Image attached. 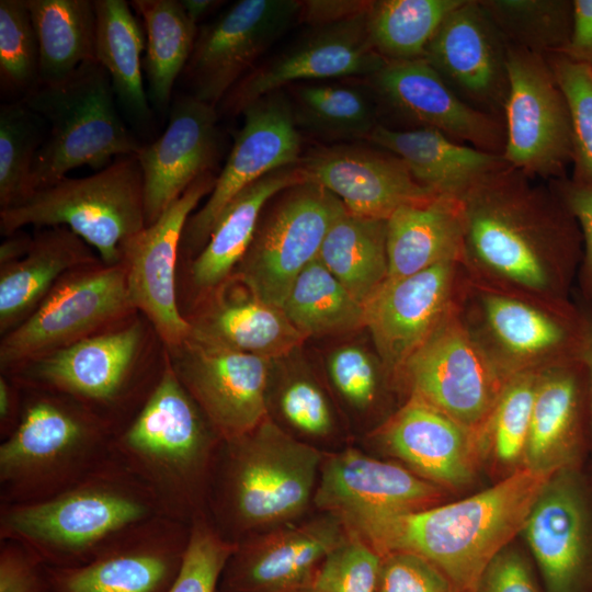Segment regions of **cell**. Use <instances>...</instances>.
Returning a JSON list of instances; mask_svg holds the SVG:
<instances>
[{
	"mask_svg": "<svg viewBox=\"0 0 592 592\" xmlns=\"http://www.w3.org/2000/svg\"><path fill=\"white\" fill-rule=\"evenodd\" d=\"M554 474L521 466L463 500L375 515L345 528L380 556L392 551L415 554L433 563L457 592H477L486 568L521 533Z\"/></svg>",
	"mask_w": 592,
	"mask_h": 592,
	"instance_id": "6da1fadb",
	"label": "cell"
},
{
	"mask_svg": "<svg viewBox=\"0 0 592 592\" xmlns=\"http://www.w3.org/2000/svg\"><path fill=\"white\" fill-rule=\"evenodd\" d=\"M168 358L137 413L113 437V457L155 498L162 515L191 525L207 517L221 443Z\"/></svg>",
	"mask_w": 592,
	"mask_h": 592,
	"instance_id": "7a4b0ae2",
	"label": "cell"
},
{
	"mask_svg": "<svg viewBox=\"0 0 592 592\" xmlns=\"http://www.w3.org/2000/svg\"><path fill=\"white\" fill-rule=\"evenodd\" d=\"M322 453L269 417L251 432L221 441L210 479L207 517L238 543L288 523L314 501Z\"/></svg>",
	"mask_w": 592,
	"mask_h": 592,
	"instance_id": "3957f363",
	"label": "cell"
},
{
	"mask_svg": "<svg viewBox=\"0 0 592 592\" xmlns=\"http://www.w3.org/2000/svg\"><path fill=\"white\" fill-rule=\"evenodd\" d=\"M160 515L148 489L113 458L53 497L0 504V539L25 545L48 567H77Z\"/></svg>",
	"mask_w": 592,
	"mask_h": 592,
	"instance_id": "277c9868",
	"label": "cell"
},
{
	"mask_svg": "<svg viewBox=\"0 0 592 592\" xmlns=\"http://www.w3.org/2000/svg\"><path fill=\"white\" fill-rule=\"evenodd\" d=\"M509 164L489 173L462 197L463 249L505 280L533 291L553 286L571 251L573 231L543 190Z\"/></svg>",
	"mask_w": 592,
	"mask_h": 592,
	"instance_id": "5b68a950",
	"label": "cell"
},
{
	"mask_svg": "<svg viewBox=\"0 0 592 592\" xmlns=\"http://www.w3.org/2000/svg\"><path fill=\"white\" fill-rule=\"evenodd\" d=\"M21 387L20 422L0 444V504L53 497L114 458L107 422L67 396Z\"/></svg>",
	"mask_w": 592,
	"mask_h": 592,
	"instance_id": "8992f818",
	"label": "cell"
},
{
	"mask_svg": "<svg viewBox=\"0 0 592 592\" xmlns=\"http://www.w3.org/2000/svg\"><path fill=\"white\" fill-rule=\"evenodd\" d=\"M21 100L49 125L33 164L32 194L75 168L100 171L143 147L119 117L111 79L98 61L58 81L37 83Z\"/></svg>",
	"mask_w": 592,
	"mask_h": 592,
	"instance_id": "52a82bcc",
	"label": "cell"
},
{
	"mask_svg": "<svg viewBox=\"0 0 592 592\" xmlns=\"http://www.w3.org/2000/svg\"><path fill=\"white\" fill-rule=\"evenodd\" d=\"M25 226L66 227L98 252L105 265L123 262L128 241L146 227L144 183L136 155L116 158L84 178H65L25 202L0 210V231Z\"/></svg>",
	"mask_w": 592,
	"mask_h": 592,
	"instance_id": "ba28073f",
	"label": "cell"
},
{
	"mask_svg": "<svg viewBox=\"0 0 592 592\" xmlns=\"http://www.w3.org/2000/svg\"><path fill=\"white\" fill-rule=\"evenodd\" d=\"M144 342V326L134 320L37 357L10 377L21 386L76 400L116 433L141 408L160 376L150 377L140 368Z\"/></svg>",
	"mask_w": 592,
	"mask_h": 592,
	"instance_id": "9c48e42d",
	"label": "cell"
},
{
	"mask_svg": "<svg viewBox=\"0 0 592 592\" xmlns=\"http://www.w3.org/2000/svg\"><path fill=\"white\" fill-rule=\"evenodd\" d=\"M124 262L101 261L66 274L42 304L2 335L0 366L5 375L45 354L98 333L134 311Z\"/></svg>",
	"mask_w": 592,
	"mask_h": 592,
	"instance_id": "30bf717a",
	"label": "cell"
},
{
	"mask_svg": "<svg viewBox=\"0 0 592 592\" xmlns=\"http://www.w3.org/2000/svg\"><path fill=\"white\" fill-rule=\"evenodd\" d=\"M345 212L334 194L312 180L286 189L270 216L259 223L238 266L243 286L282 308L293 283L318 258L329 228Z\"/></svg>",
	"mask_w": 592,
	"mask_h": 592,
	"instance_id": "8fae6325",
	"label": "cell"
},
{
	"mask_svg": "<svg viewBox=\"0 0 592 592\" xmlns=\"http://www.w3.org/2000/svg\"><path fill=\"white\" fill-rule=\"evenodd\" d=\"M505 162L530 178L560 175L572 161L570 113L545 56L508 44Z\"/></svg>",
	"mask_w": 592,
	"mask_h": 592,
	"instance_id": "7c38bea8",
	"label": "cell"
},
{
	"mask_svg": "<svg viewBox=\"0 0 592 592\" xmlns=\"http://www.w3.org/2000/svg\"><path fill=\"white\" fill-rule=\"evenodd\" d=\"M400 369L411 397L480 433L508 380L464 327L447 317Z\"/></svg>",
	"mask_w": 592,
	"mask_h": 592,
	"instance_id": "4fadbf2b",
	"label": "cell"
},
{
	"mask_svg": "<svg viewBox=\"0 0 592 592\" xmlns=\"http://www.w3.org/2000/svg\"><path fill=\"white\" fill-rule=\"evenodd\" d=\"M301 1L240 0L198 29L183 70L191 95L216 107L299 20Z\"/></svg>",
	"mask_w": 592,
	"mask_h": 592,
	"instance_id": "5bb4252c",
	"label": "cell"
},
{
	"mask_svg": "<svg viewBox=\"0 0 592 592\" xmlns=\"http://www.w3.org/2000/svg\"><path fill=\"white\" fill-rule=\"evenodd\" d=\"M167 351L177 377L223 441L251 432L269 417L272 360L191 337Z\"/></svg>",
	"mask_w": 592,
	"mask_h": 592,
	"instance_id": "9a60e30c",
	"label": "cell"
},
{
	"mask_svg": "<svg viewBox=\"0 0 592 592\" xmlns=\"http://www.w3.org/2000/svg\"><path fill=\"white\" fill-rule=\"evenodd\" d=\"M243 125L208 200L191 215L181 249L200 252L217 219L246 187L270 172L300 161V136L292 102L282 90L266 94L244 107Z\"/></svg>",
	"mask_w": 592,
	"mask_h": 592,
	"instance_id": "2e32d148",
	"label": "cell"
},
{
	"mask_svg": "<svg viewBox=\"0 0 592 592\" xmlns=\"http://www.w3.org/2000/svg\"><path fill=\"white\" fill-rule=\"evenodd\" d=\"M216 182L212 172L197 178L151 225L125 247L127 292L135 310L145 315L167 350L182 344L191 323L178 307L175 269L185 225Z\"/></svg>",
	"mask_w": 592,
	"mask_h": 592,
	"instance_id": "e0dca14e",
	"label": "cell"
},
{
	"mask_svg": "<svg viewBox=\"0 0 592 592\" xmlns=\"http://www.w3.org/2000/svg\"><path fill=\"white\" fill-rule=\"evenodd\" d=\"M367 13L315 26L303 39L252 69L220 102V111L242 113L253 101L298 81L373 76L387 62L375 49Z\"/></svg>",
	"mask_w": 592,
	"mask_h": 592,
	"instance_id": "ac0fdd59",
	"label": "cell"
},
{
	"mask_svg": "<svg viewBox=\"0 0 592 592\" xmlns=\"http://www.w3.org/2000/svg\"><path fill=\"white\" fill-rule=\"evenodd\" d=\"M190 532L186 523L153 517L83 565L48 567V592H166L181 568Z\"/></svg>",
	"mask_w": 592,
	"mask_h": 592,
	"instance_id": "d6986e66",
	"label": "cell"
},
{
	"mask_svg": "<svg viewBox=\"0 0 592 592\" xmlns=\"http://www.w3.org/2000/svg\"><path fill=\"white\" fill-rule=\"evenodd\" d=\"M521 533L547 592H583L592 573V509L577 467L548 479Z\"/></svg>",
	"mask_w": 592,
	"mask_h": 592,
	"instance_id": "ffe728a7",
	"label": "cell"
},
{
	"mask_svg": "<svg viewBox=\"0 0 592 592\" xmlns=\"http://www.w3.org/2000/svg\"><path fill=\"white\" fill-rule=\"evenodd\" d=\"M348 536L330 513L237 543L220 578L221 592H308L323 559Z\"/></svg>",
	"mask_w": 592,
	"mask_h": 592,
	"instance_id": "44dd1931",
	"label": "cell"
},
{
	"mask_svg": "<svg viewBox=\"0 0 592 592\" xmlns=\"http://www.w3.org/2000/svg\"><path fill=\"white\" fill-rule=\"evenodd\" d=\"M506 50L479 1L464 0L443 20L423 58L464 102L501 118L509 88Z\"/></svg>",
	"mask_w": 592,
	"mask_h": 592,
	"instance_id": "7402d4cb",
	"label": "cell"
},
{
	"mask_svg": "<svg viewBox=\"0 0 592 592\" xmlns=\"http://www.w3.org/2000/svg\"><path fill=\"white\" fill-rule=\"evenodd\" d=\"M443 490L407 467L349 448L323 457L314 503L348 526L375 515L436 505Z\"/></svg>",
	"mask_w": 592,
	"mask_h": 592,
	"instance_id": "603a6c76",
	"label": "cell"
},
{
	"mask_svg": "<svg viewBox=\"0 0 592 592\" xmlns=\"http://www.w3.org/2000/svg\"><path fill=\"white\" fill-rule=\"evenodd\" d=\"M379 96L399 115L421 128L493 153H503L505 129L501 118L464 102L425 58L387 61L371 76Z\"/></svg>",
	"mask_w": 592,
	"mask_h": 592,
	"instance_id": "cb8c5ba5",
	"label": "cell"
},
{
	"mask_svg": "<svg viewBox=\"0 0 592 592\" xmlns=\"http://www.w3.org/2000/svg\"><path fill=\"white\" fill-rule=\"evenodd\" d=\"M217 109L191 94L170 106L163 134L136 155L141 168L146 226L156 221L218 155Z\"/></svg>",
	"mask_w": 592,
	"mask_h": 592,
	"instance_id": "d4e9b609",
	"label": "cell"
},
{
	"mask_svg": "<svg viewBox=\"0 0 592 592\" xmlns=\"http://www.w3.org/2000/svg\"><path fill=\"white\" fill-rule=\"evenodd\" d=\"M378 441L412 473L443 489L471 482L487 448L482 433L414 397L382 428Z\"/></svg>",
	"mask_w": 592,
	"mask_h": 592,
	"instance_id": "484cf974",
	"label": "cell"
},
{
	"mask_svg": "<svg viewBox=\"0 0 592 592\" xmlns=\"http://www.w3.org/2000/svg\"><path fill=\"white\" fill-rule=\"evenodd\" d=\"M298 166L308 180L330 191L348 213L360 217L387 220L402 206L439 196L420 185L405 162L386 150L323 148L301 158Z\"/></svg>",
	"mask_w": 592,
	"mask_h": 592,
	"instance_id": "4316f807",
	"label": "cell"
},
{
	"mask_svg": "<svg viewBox=\"0 0 592 592\" xmlns=\"http://www.w3.org/2000/svg\"><path fill=\"white\" fill-rule=\"evenodd\" d=\"M454 262L385 280L363 304L364 327L390 369L401 368L446 318Z\"/></svg>",
	"mask_w": 592,
	"mask_h": 592,
	"instance_id": "83f0119b",
	"label": "cell"
},
{
	"mask_svg": "<svg viewBox=\"0 0 592 592\" xmlns=\"http://www.w3.org/2000/svg\"><path fill=\"white\" fill-rule=\"evenodd\" d=\"M583 372L578 356L538 377L522 466L550 474L577 467L583 435Z\"/></svg>",
	"mask_w": 592,
	"mask_h": 592,
	"instance_id": "f1b7e54d",
	"label": "cell"
},
{
	"mask_svg": "<svg viewBox=\"0 0 592 592\" xmlns=\"http://www.w3.org/2000/svg\"><path fill=\"white\" fill-rule=\"evenodd\" d=\"M367 140L400 158L413 179L439 196L462 197L479 180L508 164L502 155L431 128L399 130L378 125Z\"/></svg>",
	"mask_w": 592,
	"mask_h": 592,
	"instance_id": "f546056e",
	"label": "cell"
},
{
	"mask_svg": "<svg viewBox=\"0 0 592 592\" xmlns=\"http://www.w3.org/2000/svg\"><path fill=\"white\" fill-rule=\"evenodd\" d=\"M99 261L70 229L39 228L21 259L0 265V332L8 333L32 315L66 274Z\"/></svg>",
	"mask_w": 592,
	"mask_h": 592,
	"instance_id": "4dcf8cb0",
	"label": "cell"
},
{
	"mask_svg": "<svg viewBox=\"0 0 592 592\" xmlns=\"http://www.w3.org/2000/svg\"><path fill=\"white\" fill-rule=\"evenodd\" d=\"M305 180L301 168L294 164L274 170L241 191L219 216L205 246L193 260V286L207 292L224 284L249 250L266 203Z\"/></svg>",
	"mask_w": 592,
	"mask_h": 592,
	"instance_id": "1f68e13d",
	"label": "cell"
},
{
	"mask_svg": "<svg viewBox=\"0 0 592 592\" xmlns=\"http://www.w3.org/2000/svg\"><path fill=\"white\" fill-rule=\"evenodd\" d=\"M464 207L460 197L436 196L406 205L387 219L386 280H399L437 263L456 260L463 250Z\"/></svg>",
	"mask_w": 592,
	"mask_h": 592,
	"instance_id": "d6a6232c",
	"label": "cell"
},
{
	"mask_svg": "<svg viewBox=\"0 0 592 592\" xmlns=\"http://www.w3.org/2000/svg\"><path fill=\"white\" fill-rule=\"evenodd\" d=\"M219 295L198 318L190 321L191 338L272 361L291 354L306 339L282 308L250 292L243 297Z\"/></svg>",
	"mask_w": 592,
	"mask_h": 592,
	"instance_id": "836d02e7",
	"label": "cell"
},
{
	"mask_svg": "<svg viewBox=\"0 0 592 592\" xmlns=\"http://www.w3.org/2000/svg\"><path fill=\"white\" fill-rule=\"evenodd\" d=\"M93 2L96 61L106 70L119 105L134 122L145 124L151 111L143 77L144 26L125 0Z\"/></svg>",
	"mask_w": 592,
	"mask_h": 592,
	"instance_id": "e575fe53",
	"label": "cell"
},
{
	"mask_svg": "<svg viewBox=\"0 0 592 592\" xmlns=\"http://www.w3.org/2000/svg\"><path fill=\"white\" fill-rule=\"evenodd\" d=\"M39 47L38 83L64 79L96 61L93 0H25Z\"/></svg>",
	"mask_w": 592,
	"mask_h": 592,
	"instance_id": "d590c367",
	"label": "cell"
},
{
	"mask_svg": "<svg viewBox=\"0 0 592 592\" xmlns=\"http://www.w3.org/2000/svg\"><path fill=\"white\" fill-rule=\"evenodd\" d=\"M133 10L140 16L146 34L143 60L148 82V99L166 111L172 89L192 54L197 25L187 16L178 0H133Z\"/></svg>",
	"mask_w": 592,
	"mask_h": 592,
	"instance_id": "8d00e7d4",
	"label": "cell"
},
{
	"mask_svg": "<svg viewBox=\"0 0 592 592\" xmlns=\"http://www.w3.org/2000/svg\"><path fill=\"white\" fill-rule=\"evenodd\" d=\"M387 220L342 214L329 228L318 260L362 304L388 272Z\"/></svg>",
	"mask_w": 592,
	"mask_h": 592,
	"instance_id": "74e56055",
	"label": "cell"
},
{
	"mask_svg": "<svg viewBox=\"0 0 592 592\" xmlns=\"http://www.w3.org/2000/svg\"><path fill=\"white\" fill-rule=\"evenodd\" d=\"M282 310L306 338L343 333L364 327L363 304L318 258L297 276Z\"/></svg>",
	"mask_w": 592,
	"mask_h": 592,
	"instance_id": "f35d334b",
	"label": "cell"
},
{
	"mask_svg": "<svg viewBox=\"0 0 592 592\" xmlns=\"http://www.w3.org/2000/svg\"><path fill=\"white\" fill-rule=\"evenodd\" d=\"M464 0L371 1L369 36L386 61L423 58L443 20Z\"/></svg>",
	"mask_w": 592,
	"mask_h": 592,
	"instance_id": "ab89813d",
	"label": "cell"
},
{
	"mask_svg": "<svg viewBox=\"0 0 592 592\" xmlns=\"http://www.w3.org/2000/svg\"><path fill=\"white\" fill-rule=\"evenodd\" d=\"M483 310L489 329L501 346L521 360L562 352L578 353L581 333L561 319L523 303L500 295H488Z\"/></svg>",
	"mask_w": 592,
	"mask_h": 592,
	"instance_id": "60d3db41",
	"label": "cell"
},
{
	"mask_svg": "<svg viewBox=\"0 0 592 592\" xmlns=\"http://www.w3.org/2000/svg\"><path fill=\"white\" fill-rule=\"evenodd\" d=\"M294 98L296 125L321 138H368L378 126L373 102L358 88L304 84L297 87Z\"/></svg>",
	"mask_w": 592,
	"mask_h": 592,
	"instance_id": "b9f144b4",
	"label": "cell"
},
{
	"mask_svg": "<svg viewBox=\"0 0 592 592\" xmlns=\"http://www.w3.org/2000/svg\"><path fill=\"white\" fill-rule=\"evenodd\" d=\"M480 5L510 45L547 56L561 53L572 26V2L482 0Z\"/></svg>",
	"mask_w": 592,
	"mask_h": 592,
	"instance_id": "7bdbcfd3",
	"label": "cell"
},
{
	"mask_svg": "<svg viewBox=\"0 0 592 592\" xmlns=\"http://www.w3.org/2000/svg\"><path fill=\"white\" fill-rule=\"evenodd\" d=\"M44 119L22 100L0 106V210L32 195L31 178L45 137Z\"/></svg>",
	"mask_w": 592,
	"mask_h": 592,
	"instance_id": "ee69618b",
	"label": "cell"
},
{
	"mask_svg": "<svg viewBox=\"0 0 592 592\" xmlns=\"http://www.w3.org/2000/svg\"><path fill=\"white\" fill-rule=\"evenodd\" d=\"M537 380L527 372L509 377L482 430L486 446L503 465L523 463Z\"/></svg>",
	"mask_w": 592,
	"mask_h": 592,
	"instance_id": "f6af8a7d",
	"label": "cell"
},
{
	"mask_svg": "<svg viewBox=\"0 0 592 592\" xmlns=\"http://www.w3.org/2000/svg\"><path fill=\"white\" fill-rule=\"evenodd\" d=\"M39 47L25 0L0 1V84L23 92L38 83Z\"/></svg>",
	"mask_w": 592,
	"mask_h": 592,
	"instance_id": "bcb514c9",
	"label": "cell"
},
{
	"mask_svg": "<svg viewBox=\"0 0 592 592\" xmlns=\"http://www.w3.org/2000/svg\"><path fill=\"white\" fill-rule=\"evenodd\" d=\"M545 57L570 113L574 181L592 185V66L562 54Z\"/></svg>",
	"mask_w": 592,
	"mask_h": 592,
	"instance_id": "7dc6e473",
	"label": "cell"
},
{
	"mask_svg": "<svg viewBox=\"0 0 592 592\" xmlns=\"http://www.w3.org/2000/svg\"><path fill=\"white\" fill-rule=\"evenodd\" d=\"M236 547L237 543L226 539L208 517L194 521L181 568L166 592H218Z\"/></svg>",
	"mask_w": 592,
	"mask_h": 592,
	"instance_id": "c3c4849f",
	"label": "cell"
},
{
	"mask_svg": "<svg viewBox=\"0 0 592 592\" xmlns=\"http://www.w3.org/2000/svg\"><path fill=\"white\" fill-rule=\"evenodd\" d=\"M380 563L368 543L348 532L319 566L308 592H376Z\"/></svg>",
	"mask_w": 592,
	"mask_h": 592,
	"instance_id": "681fc988",
	"label": "cell"
},
{
	"mask_svg": "<svg viewBox=\"0 0 592 592\" xmlns=\"http://www.w3.org/2000/svg\"><path fill=\"white\" fill-rule=\"evenodd\" d=\"M277 403L284 420L304 435L323 437L333 429L329 401L309 376L296 375L286 379L280 388Z\"/></svg>",
	"mask_w": 592,
	"mask_h": 592,
	"instance_id": "f907efd6",
	"label": "cell"
},
{
	"mask_svg": "<svg viewBox=\"0 0 592 592\" xmlns=\"http://www.w3.org/2000/svg\"><path fill=\"white\" fill-rule=\"evenodd\" d=\"M329 377L340 396L355 409H366L378 390V373L372 355L361 346L344 345L328 357Z\"/></svg>",
	"mask_w": 592,
	"mask_h": 592,
	"instance_id": "816d5d0a",
	"label": "cell"
},
{
	"mask_svg": "<svg viewBox=\"0 0 592 592\" xmlns=\"http://www.w3.org/2000/svg\"><path fill=\"white\" fill-rule=\"evenodd\" d=\"M376 592H457L430 561L407 551L382 556Z\"/></svg>",
	"mask_w": 592,
	"mask_h": 592,
	"instance_id": "f5cc1de1",
	"label": "cell"
},
{
	"mask_svg": "<svg viewBox=\"0 0 592 592\" xmlns=\"http://www.w3.org/2000/svg\"><path fill=\"white\" fill-rule=\"evenodd\" d=\"M0 592H48V566L25 545L0 539Z\"/></svg>",
	"mask_w": 592,
	"mask_h": 592,
	"instance_id": "db71d44e",
	"label": "cell"
},
{
	"mask_svg": "<svg viewBox=\"0 0 592 592\" xmlns=\"http://www.w3.org/2000/svg\"><path fill=\"white\" fill-rule=\"evenodd\" d=\"M477 592H539L525 558L515 549H502L488 565Z\"/></svg>",
	"mask_w": 592,
	"mask_h": 592,
	"instance_id": "11a10c76",
	"label": "cell"
},
{
	"mask_svg": "<svg viewBox=\"0 0 592 592\" xmlns=\"http://www.w3.org/2000/svg\"><path fill=\"white\" fill-rule=\"evenodd\" d=\"M566 208L579 223L584 240L583 272L585 284L592 289V185L568 182L561 186Z\"/></svg>",
	"mask_w": 592,
	"mask_h": 592,
	"instance_id": "9f6ffc18",
	"label": "cell"
},
{
	"mask_svg": "<svg viewBox=\"0 0 592 592\" xmlns=\"http://www.w3.org/2000/svg\"><path fill=\"white\" fill-rule=\"evenodd\" d=\"M571 60L592 66V0L572 1V26L561 53Z\"/></svg>",
	"mask_w": 592,
	"mask_h": 592,
	"instance_id": "6f0895ef",
	"label": "cell"
},
{
	"mask_svg": "<svg viewBox=\"0 0 592 592\" xmlns=\"http://www.w3.org/2000/svg\"><path fill=\"white\" fill-rule=\"evenodd\" d=\"M369 5L371 1L355 0L301 1L299 20L314 26L330 24L366 12Z\"/></svg>",
	"mask_w": 592,
	"mask_h": 592,
	"instance_id": "680465c9",
	"label": "cell"
},
{
	"mask_svg": "<svg viewBox=\"0 0 592 592\" xmlns=\"http://www.w3.org/2000/svg\"><path fill=\"white\" fill-rule=\"evenodd\" d=\"M23 409V388L12 377L0 376V437L8 439L16 429Z\"/></svg>",
	"mask_w": 592,
	"mask_h": 592,
	"instance_id": "91938a15",
	"label": "cell"
},
{
	"mask_svg": "<svg viewBox=\"0 0 592 592\" xmlns=\"http://www.w3.org/2000/svg\"><path fill=\"white\" fill-rule=\"evenodd\" d=\"M33 236L21 230L7 236L0 246V265L21 259L30 249Z\"/></svg>",
	"mask_w": 592,
	"mask_h": 592,
	"instance_id": "94428289",
	"label": "cell"
},
{
	"mask_svg": "<svg viewBox=\"0 0 592 592\" xmlns=\"http://www.w3.org/2000/svg\"><path fill=\"white\" fill-rule=\"evenodd\" d=\"M578 355L588 377L590 418L592 425V318L585 319L582 323Z\"/></svg>",
	"mask_w": 592,
	"mask_h": 592,
	"instance_id": "6125c7cd",
	"label": "cell"
},
{
	"mask_svg": "<svg viewBox=\"0 0 592 592\" xmlns=\"http://www.w3.org/2000/svg\"><path fill=\"white\" fill-rule=\"evenodd\" d=\"M190 20L197 25V23L210 13L223 1L215 0H182L181 1Z\"/></svg>",
	"mask_w": 592,
	"mask_h": 592,
	"instance_id": "be15d7a7",
	"label": "cell"
},
{
	"mask_svg": "<svg viewBox=\"0 0 592 592\" xmlns=\"http://www.w3.org/2000/svg\"><path fill=\"white\" fill-rule=\"evenodd\" d=\"M218 592H221V591L218 590Z\"/></svg>",
	"mask_w": 592,
	"mask_h": 592,
	"instance_id": "e7e4bbea",
	"label": "cell"
}]
</instances>
